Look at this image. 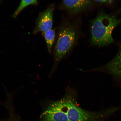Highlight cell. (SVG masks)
<instances>
[{
	"instance_id": "obj_1",
	"label": "cell",
	"mask_w": 121,
	"mask_h": 121,
	"mask_svg": "<svg viewBox=\"0 0 121 121\" xmlns=\"http://www.w3.org/2000/svg\"><path fill=\"white\" fill-rule=\"evenodd\" d=\"M112 108L96 112L87 111L65 98L50 104L42 113L43 121H103L113 113Z\"/></svg>"
},
{
	"instance_id": "obj_2",
	"label": "cell",
	"mask_w": 121,
	"mask_h": 121,
	"mask_svg": "<svg viewBox=\"0 0 121 121\" xmlns=\"http://www.w3.org/2000/svg\"><path fill=\"white\" fill-rule=\"evenodd\" d=\"M121 23V19L103 13L98 14L92 22L91 32L92 43L98 46L110 44L114 41L113 30Z\"/></svg>"
},
{
	"instance_id": "obj_3",
	"label": "cell",
	"mask_w": 121,
	"mask_h": 121,
	"mask_svg": "<svg viewBox=\"0 0 121 121\" xmlns=\"http://www.w3.org/2000/svg\"><path fill=\"white\" fill-rule=\"evenodd\" d=\"M78 38V32L73 26L66 25L61 27L55 47L56 62L59 61L72 49Z\"/></svg>"
},
{
	"instance_id": "obj_4",
	"label": "cell",
	"mask_w": 121,
	"mask_h": 121,
	"mask_svg": "<svg viewBox=\"0 0 121 121\" xmlns=\"http://www.w3.org/2000/svg\"><path fill=\"white\" fill-rule=\"evenodd\" d=\"M53 5H51L39 15L36 22L34 34L42 32L51 29L52 26Z\"/></svg>"
},
{
	"instance_id": "obj_5",
	"label": "cell",
	"mask_w": 121,
	"mask_h": 121,
	"mask_svg": "<svg viewBox=\"0 0 121 121\" xmlns=\"http://www.w3.org/2000/svg\"><path fill=\"white\" fill-rule=\"evenodd\" d=\"M65 8L69 13H75L87 9L90 5V0H63Z\"/></svg>"
},
{
	"instance_id": "obj_6",
	"label": "cell",
	"mask_w": 121,
	"mask_h": 121,
	"mask_svg": "<svg viewBox=\"0 0 121 121\" xmlns=\"http://www.w3.org/2000/svg\"><path fill=\"white\" fill-rule=\"evenodd\" d=\"M107 70L121 80V46L117 56L106 66Z\"/></svg>"
},
{
	"instance_id": "obj_7",
	"label": "cell",
	"mask_w": 121,
	"mask_h": 121,
	"mask_svg": "<svg viewBox=\"0 0 121 121\" xmlns=\"http://www.w3.org/2000/svg\"><path fill=\"white\" fill-rule=\"evenodd\" d=\"M42 34L44 37L48 51L50 53L55 40V31L51 29L42 32Z\"/></svg>"
},
{
	"instance_id": "obj_8",
	"label": "cell",
	"mask_w": 121,
	"mask_h": 121,
	"mask_svg": "<svg viewBox=\"0 0 121 121\" xmlns=\"http://www.w3.org/2000/svg\"><path fill=\"white\" fill-rule=\"evenodd\" d=\"M37 0H22L18 7L13 14V17H16L24 9L31 4H37Z\"/></svg>"
},
{
	"instance_id": "obj_9",
	"label": "cell",
	"mask_w": 121,
	"mask_h": 121,
	"mask_svg": "<svg viewBox=\"0 0 121 121\" xmlns=\"http://www.w3.org/2000/svg\"><path fill=\"white\" fill-rule=\"evenodd\" d=\"M97 2L100 3H108L111 4L113 2V0H94Z\"/></svg>"
}]
</instances>
